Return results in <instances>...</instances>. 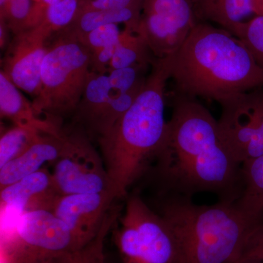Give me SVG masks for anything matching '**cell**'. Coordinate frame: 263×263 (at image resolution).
I'll return each instance as SVG.
<instances>
[{
	"label": "cell",
	"instance_id": "2",
	"mask_svg": "<svg viewBox=\"0 0 263 263\" xmlns=\"http://www.w3.org/2000/svg\"><path fill=\"white\" fill-rule=\"evenodd\" d=\"M176 95L220 104L263 87V70L239 38L198 22L174 53L163 59Z\"/></svg>",
	"mask_w": 263,
	"mask_h": 263
},
{
	"label": "cell",
	"instance_id": "14",
	"mask_svg": "<svg viewBox=\"0 0 263 263\" xmlns=\"http://www.w3.org/2000/svg\"><path fill=\"white\" fill-rule=\"evenodd\" d=\"M126 91L114 87L108 72L91 71L79 106L72 115L74 123L89 139H98L111 123L114 100Z\"/></svg>",
	"mask_w": 263,
	"mask_h": 263
},
{
	"label": "cell",
	"instance_id": "22",
	"mask_svg": "<svg viewBox=\"0 0 263 263\" xmlns=\"http://www.w3.org/2000/svg\"><path fill=\"white\" fill-rule=\"evenodd\" d=\"M46 133L35 128L13 126L0 138V167L25 153Z\"/></svg>",
	"mask_w": 263,
	"mask_h": 263
},
{
	"label": "cell",
	"instance_id": "5",
	"mask_svg": "<svg viewBox=\"0 0 263 263\" xmlns=\"http://www.w3.org/2000/svg\"><path fill=\"white\" fill-rule=\"evenodd\" d=\"M41 69V82L33 108L38 116L62 123L73 115L91 75V52L75 37L59 32Z\"/></svg>",
	"mask_w": 263,
	"mask_h": 263
},
{
	"label": "cell",
	"instance_id": "19",
	"mask_svg": "<svg viewBox=\"0 0 263 263\" xmlns=\"http://www.w3.org/2000/svg\"><path fill=\"white\" fill-rule=\"evenodd\" d=\"M243 190L235 205L257 219L263 217V155L241 164Z\"/></svg>",
	"mask_w": 263,
	"mask_h": 263
},
{
	"label": "cell",
	"instance_id": "13",
	"mask_svg": "<svg viewBox=\"0 0 263 263\" xmlns=\"http://www.w3.org/2000/svg\"><path fill=\"white\" fill-rule=\"evenodd\" d=\"M60 196L51 172L45 167L2 189V215L9 216L15 224L16 219L24 213L37 210L53 212Z\"/></svg>",
	"mask_w": 263,
	"mask_h": 263
},
{
	"label": "cell",
	"instance_id": "15",
	"mask_svg": "<svg viewBox=\"0 0 263 263\" xmlns=\"http://www.w3.org/2000/svg\"><path fill=\"white\" fill-rule=\"evenodd\" d=\"M74 133L44 134L18 158L0 167V190L54 163L65 155L73 141Z\"/></svg>",
	"mask_w": 263,
	"mask_h": 263
},
{
	"label": "cell",
	"instance_id": "3",
	"mask_svg": "<svg viewBox=\"0 0 263 263\" xmlns=\"http://www.w3.org/2000/svg\"><path fill=\"white\" fill-rule=\"evenodd\" d=\"M170 80L163 59H155L136 101L98 141L118 199L143 177L165 136V89Z\"/></svg>",
	"mask_w": 263,
	"mask_h": 263
},
{
	"label": "cell",
	"instance_id": "10",
	"mask_svg": "<svg viewBox=\"0 0 263 263\" xmlns=\"http://www.w3.org/2000/svg\"><path fill=\"white\" fill-rule=\"evenodd\" d=\"M53 182L61 195L114 192L103 158L81 129L67 152L53 164Z\"/></svg>",
	"mask_w": 263,
	"mask_h": 263
},
{
	"label": "cell",
	"instance_id": "29",
	"mask_svg": "<svg viewBox=\"0 0 263 263\" xmlns=\"http://www.w3.org/2000/svg\"><path fill=\"white\" fill-rule=\"evenodd\" d=\"M9 29L7 27L6 24L3 21H0V47L1 49H5L8 47L10 41H8V33Z\"/></svg>",
	"mask_w": 263,
	"mask_h": 263
},
{
	"label": "cell",
	"instance_id": "32",
	"mask_svg": "<svg viewBox=\"0 0 263 263\" xmlns=\"http://www.w3.org/2000/svg\"><path fill=\"white\" fill-rule=\"evenodd\" d=\"M233 263H263L261 261L252 260V259H243V260H237Z\"/></svg>",
	"mask_w": 263,
	"mask_h": 263
},
{
	"label": "cell",
	"instance_id": "12",
	"mask_svg": "<svg viewBox=\"0 0 263 263\" xmlns=\"http://www.w3.org/2000/svg\"><path fill=\"white\" fill-rule=\"evenodd\" d=\"M117 199L113 192L61 195L53 212L67 224L82 249L96 238Z\"/></svg>",
	"mask_w": 263,
	"mask_h": 263
},
{
	"label": "cell",
	"instance_id": "16",
	"mask_svg": "<svg viewBox=\"0 0 263 263\" xmlns=\"http://www.w3.org/2000/svg\"><path fill=\"white\" fill-rule=\"evenodd\" d=\"M0 114L15 126L35 128L46 134L57 135L63 132L62 123L40 117L18 87L6 75L0 72Z\"/></svg>",
	"mask_w": 263,
	"mask_h": 263
},
{
	"label": "cell",
	"instance_id": "11",
	"mask_svg": "<svg viewBox=\"0 0 263 263\" xmlns=\"http://www.w3.org/2000/svg\"><path fill=\"white\" fill-rule=\"evenodd\" d=\"M51 34L43 23L15 34L3 59L2 71L16 87L33 99L40 91L43 62L49 49L46 42Z\"/></svg>",
	"mask_w": 263,
	"mask_h": 263
},
{
	"label": "cell",
	"instance_id": "6",
	"mask_svg": "<svg viewBox=\"0 0 263 263\" xmlns=\"http://www.w3.org/2000/svg\"><path fill=\"white\" fill-rule=\"evenodd\" d=\"M115 232V242L124 263H172L174 235L162 216L138 193L128 195Z\"/></svg>",
	"mask_w": 263,
	"mask_h": 263
},
{
	"label": "cell",
	"instance_id": "31",
	"mask_svg": "<svg viewBox=\"0 0 263 263\" xmlns=\"http://www.w3.org/2000/svg\"><path fill=\"white\" fill-rule=\"evenodd\" d=\"M254 14L263 15V0H252Z\"/></svg>",
	"mask_w": 263,
	"mask_h": 263
},
{
	"label": "cell",
	"instance_id": "1",
	"mask_svg": "<svg viewBox=\"0 0 263 263\" xmlns=\"http://www.w3.org/2000/svg\"><path fill=\"white\" fill-rule=\"evenodd\" d=\"M157 195H216L235 202L243 190L241 164L230 155L218 120L197 99L175 95L165 136L148 169Z\"/></svg>",
	"mask_w": 263,
	"mask_h": 263
},
{
	"label": "cell",
	"instance_id": "21",
	"mask_svg": "<svg viewBox=\"0 0 263 263\" xmlns=\"http://www.w3.org/2000/svg\"><path fill=\"white\" fill-rule=\"evenodd\" d=\"M120 210L121 209L118 206L111 209L96 238L84 248L76 252L46 257L32 263H105L104 242L109 230L113 228L119 219Z\"/></svg>",
	"mask_w": 263,
	"mask_h": 263
},
{
	"label": "cell",
	"instance_id": "28",
	"mask_svg": "<svg viewBox=\"0 0 263 263\" xmlns=\"http://www.w3.org/2000/svg\"><path fill=\"white\" fill-rule=\"evenodd\" d=\"M252 259L263 262V221L252 230L238 260Z\"/></svg>",
	"mask_w": 263,
	"mask_h": 263
},
{
	"label": "cell",
	"instance_id": "33",
	"mask_svg": "<svg viewBox=\"0 0 263 263\" xmlns=\"http://www.w3.org/2000/svg\"><path fill=\"white\" fill-rule=\"evenodd\" d=\"M8 1L9 0H0V6H3V5H5Z\"/></svg>",
	"mask_w": 263,
	"mask_h": 263
},
{
	"label": "cell",
	"instance_id": "20",
	"mask_svg": "<svg viewBox=\"0 0 263 263\" xmlns=\"http://www.w3.org/2000/svg\"><path fill=\"white\" fill-rule=\"evenodd\" d=\"M155 59L144 38L125 27L121 33L108 72L134 65H152Z\"/></svg>",
	"mask_w": 263,
	"mask_h": 263
},
{
	"label": "cell",
	"instance_id": "25",
	"mask_svg": "<svg viewBox=\"0 0 263 263\" xmlns=\"http://www.w3.org/2000/svg\"><path fill=\"white\" fill-rule=\"evenodd\" d=\"M79 2V0H61L50 5L46 10L41 23L46 25L53 34L60 32L75 18Z\"/></svg>",
	"mask_w": 263,
	"mask_h": 263
},
{
	"label": "cell",
	"instance_id": "23",
	"mask_svg": "<svg viewBox=\"0 0 263 263\" xmlns=\"http://www.w3.org/2000/svg\"><path fill=\"white\" fill-rule=\"evenodd\" d=\"M33 0H9L0 6V21H3L13 35L33 28Z\"/></svg>",
	"mask_w": 263,
	"mask_h": 263
},
{
	"label": "cell",
	"instance_id": "24",
	"mask_svg": "<svg viewBox=\"0 0 263 263\" xmlns=\"http://www.w3.org/2000/svg\"><path fill=\"white\" fill-rule=\"evenodd\" d=\"M237 37L263 70V15H255L243 24Z\"/></svg>",
	"mask_w": 263,
	"mask_h": 263
},
{
	"label": "cell",
	"instance_id": "34",
	"mask_svg": "<svg viewBox=\"0 0 263 263\" xmlns=\"http://www.w3.org/2000/svg\"><path fill=\"white\" fill-rule=\"evenodd\" d=\"M33 1L36 2V3H39L41 0H33Z\"/></svg>",
	"mask_w": 263,
	"mask_h": 263
},
{
	"label": "cell",
	"instance_id": "4",
	"mask_svg": "<svg viewBox=\"0 0 263 263\" xmlns=\"http://www.w3.org/2000/svg\"><path fill=\"white\" fill-rule=\"evenodd\" d=\"M155 204L174 235L172 263H233L262 221L242 212L235 202L197 205L191 198L157 195Z\"/></svg>",
	"mask_w": 263,
	"mask_h": 263
},
{
	"label": "cell",
	"instance_id": "7",
	"mask_svg": "<svg viewBox=\"0 0 263 263\" xmlns=\"http://www.w3.org/2000/svg\"><path fill=\"white\" fill-rule=\"evenodd\" d=\"M81 249L67 224L52 211L24 213L2 247L3 263H32Z\"/></svg>",
	"mask_w": 263,
	"mask_h": 263
},
{
	"label": "cell",
	"instance_id": "27",
	"mask_svg": "<svg viewBox=\"0 0 263 263\" xmlns=\"http://www.w3.org/2000/svg\"><path fill=\"white\" fill-rule=\"evenodd\" d=\"M143 0H79L77 13L92 10H142Z\"/></svg>",
	"mask_w": 263,
	"mask_h": 263
},
{
	"label": "cell",
	"instance_id": "26",
	"mask_svg": "<svg viewBox=\"0 0 263 263\" xmlns=\"http://www.w3.org/2000/svg\"><path fill=\"white\" fill-rule=\"evenodd\" d=\"M119 24H110L102 26L84 36L77 38L92 51L98 48L116 44L119 41L121 33Z\"/></svg>",
	"mask_w": 263,
	"mask_h": 263
},
{
	"label": "cell",
	"instance_id": "30",
	"mask_svg": "<svg viewBox=\"0 0 263 263\" xmlns=\"http://www.w3.org/2000/svg\"><path fill=\"white\" fill-rule=\"evenodd\" d=\"M60 1H61V0H41L39 3H37L38 9L41 10V13L45 15V13H46V10L48 6L55 4V3Z\"/></svg>",
	"mask_w": 263,
	"mask_h": 263
},
{
	"label": "cell",
	"instance_id": "17",
	"mask_svg": "<svg viewBox=\"0 0 263 263\" xmlns=\"http://www.w3.org/2000/svg\"><path fill=\"white\" fill-rule=\"evenodd\" d=\"M198 22L215 24L238 37L242 26L254 17L252 0H193Z\"/></svg>",
	"mask_w": 263,
	"mask_h": 263
},
{
	"label": "cell",
	"instance_id": "9",
	"mask_svg": "<svg viewBox=\"0 0 263 263\" xmlns=\"http://www.w3.org/2000/svg\"><path fill=\"white\" fill-rule=\"evenodd\" d=\"M197 23L193 0H143L137 32L156 59H164L182 46Z\"/></svg>",
	"mask_w": 263,
	"mask_h": 263
},
{
	"label": "cell",
	"instance_id": "18",
	"mask_svg": "<svg viewBox=\"0 0 263 263\" xmlns=\"http://www.w3.org/2000/svg\"><path fill=\"white\" fill-rule=\"evenodd\" d=\"M141 10H92L78 13L75 18L60 32L79 38L102 26L124 24L126 28L137 32L141 16Z\"/></svg>",
	"mask_w": 263,
	"mask_h": 263
},
{
	"label": "cell",
	"instance_id": "8",
	"mask_svg": "<svg viewBox=\"0 0 263 263\" xmlns=\"http://www.w3.org/2000/svg\"><path fill=\"white\" fill-rule=\"evenodd\" d=\"M221 139L238 163L263 155V87L233 95L219 104Z\"/></svg>",
	"mask_w": 263,
	"mask_h": 263
}]
</instances>
